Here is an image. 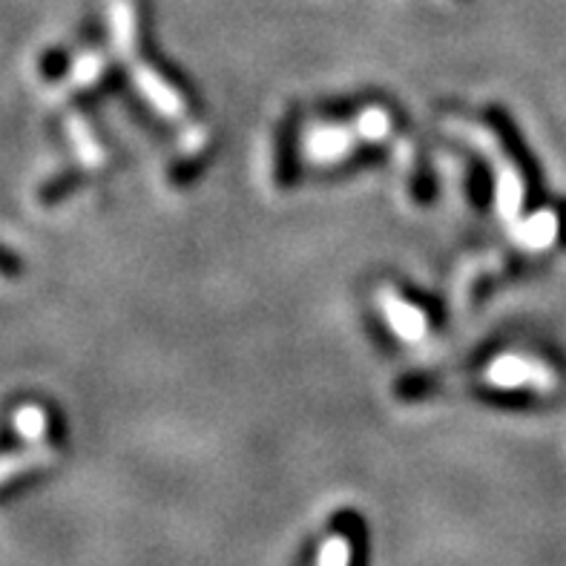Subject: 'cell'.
<instances>
[{"instance_id":"14","label":"cell","mask_w":566,"mask_h":566,"mask_svg":"<svg viewBox=\"0 0 566 566\" xmlns=\"http://www.w3.org/2000/svg\"><path fill=\"white\" fill-rule=\"evenodd\" d=\"M18 271H21V265H18V259L12 256V253H7L3 248H0V273L3 276H18Z\"/></svg>"},{"instance_id":"11","label":"cell","mask_w":566,"mask_h":566,"mask_svg":"<svg viewBox=\"0 0 566 566\" xmlns=\"http://www.w3.org/2000/svg\"><path fill=\"white\" fill-rule=\"evenodd\" d=\"M388 129H391V118L382 109H366L357 118V136L366 142H380L388 136Z\"/></svg>"},{"instance_id":"2","label":"cell","mask_w":566,"mask_h":566,"mask_svg":"<svg viewBox=\"0 0 566 566\" xmlns=\"http://www.w3.org/2000/svg\"><path fill=\"white\" fill-rule=\"evenodd\" d=\"M357 142V129L339 127V124H323V127H314L305 136V153L316 165H334V161H343V158L352 156Z\"/></svg>"},{"instance_id":"7","label":"cell","mask_w":566,"mask_h":566,"mask_svg":"<svg viewBox=\"0 0 566 566\" xmlns=\"http://www.w3.org/2000/svg\"><path fill=\"white\" fill-rule=\"evenodd\" d=\"M524 205V185L517 179V172L512 167H501L497 172V210L503 219H515Z\"/></svg>"},{"instance_id":"10","label":"cell","mask_w":566,"mask_h":566,"mask_svg":"<svg viewBox=\"0 0 566 566\" xmlns=\"http://www.w3.org/2000/svg\"><path fill=\"white\" fill-rule=\"evenodd\" d=\"M70 133H72V138H75V147H78L81 158H84L86 165H98L101 158H104V150H101V144L95 142L93 129L86 127L78 115H75V118L70 122Z\"/></svg>"},{"instance_id":"3","label":"cell","mask_w":566,"mask_h":566,"mask_svg":"<svg viewBox=\"0 0 566 566\" xmlns=\"http://www.w3.org/2000/svg\"><path fill=\"white\" fill-rule=\"evenodd\" d=\"M133 81H136V86L142 90L144 98L150 101L158 113H165L167 118H179V115H185V101H181V95L176 93L158 72H153L150 66H133Z\"/></svg>"},{"instance_id":"4","label":"cell","mask_w":566,"mask_h":566,"mask_svg":"<svg viewBox=\"0 0 566 566\" xmlns=\"http://www.w3.org/2000/svg\"><path fill=\"white\" fill-rule=\"evenodd\" d=\"M380 305L397 337L406 339V343H420L426 337L429 325H426L423 311L415 308L411 302L400 300L397 294H380Z\"/></svg>"},{"instance_id":"6","label":"cell","mask_w":566,"mask_h":566,"mask_svg":"<svg viewBox=\"0 0 566 566\" xmlns=\"http://www.w3.org/2000/svg\"><path fill=\"white\" fill-rule=\"evenodd\" d=\"M558 237V219L549 210H541V213H532L521 228H517V239L521 244L532 248V251H541V248H549Z\"/></svg>"},{"instance_id":"9","label":"cell","mask_w":566,"mask_h":566,"mask_svg":"<svg viewBox=\"0 0 566 566\" xmlns=\"http://www.w3.org/2000/svg\"><path fill=\"white\" fill-rule=\"evenodd\" d=\"M113 38H115V46L122 55H127L133 46H136V18H133V9L127 3H118L113 14Z\"/></svg>"},{"instance_id":"13","label":"cell","mask_w":566,"mask_h":566,"mask_svg":"<svg viewBox=\"0 0 566 566\" xmlns=\"http://www.w3.org/2000/svg\"><path fill=\"white\" fill-rule=\"evenodd\" d=\"M101 72H104V61L98 55H84L78 57V64L72 70V78L78 86H93L101 78Z\"/></svg>"},{"instance_id":"5","label":"cell","mask_w":566,"mask_h":566,"mask_svg":"<svg viewBox=\"0 0 566 566\" xmlns=\"http://www.w3.org/2000/svg\"><path fill=\"white\" fill-rule=\"evenodd\" d=\"M50 460H52V449H46V446H38V449H27V452L3 454V458H0V486H3V483L18 481L21 474L32 472V469L46 467Z\"/></svg>"},{"instance_id":"8","label":"cell","mask_w":566,"mask_h":566,"mask_svg":"<svg viewBox=\"0 0 566 566\" xmlns=\"http://www.w3.org/2000/svg\"><path fill=\"white\" fill-rule=\"evenodd\" d=\"M357 560V549H354L348 535H331L316 555V566H354Z\"/></svg>"},{"instance_id":"12","label":"cell","mask_w":566,"mask_h":566,"mask_svg":"<svg viewBox=\"0 0 566 566\" xmlns=\"http://www.w3.org/2000/svg\"><path fill=\"white\" fill-rule=\"evenodd\" d=\"M14 426H18V431H21L27 440H41L43 434H46V426H50V420H46V415H43L38 406H29V409H23L14 415Z\"/></svg>"},{"instance_id":"1","label":"cell","mask_w":566,"mask_h":566,"mask_svg":"<svg viewBox=\"0 0 566 566\" xmlns=\"http://www.w3.org/2000/svg\"><path fill=\"white\" fill-rule=\"evenodd\" d=\"M486 382L495 388H538L549 391L555 386L553 368L541 366L535 359L517 357V354H503L492 359L486 368Z\"/></svg>"}]
</instances>
